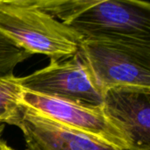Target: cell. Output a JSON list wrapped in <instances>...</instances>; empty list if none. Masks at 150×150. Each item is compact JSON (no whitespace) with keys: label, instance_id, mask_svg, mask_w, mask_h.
Masks as SVG:
<instances>
[{"label":"cell","instance_id":"8992f818","mask_svg":"<svg viewBox=\"0 0 150 150\" xmlns=\"http://www.w3.org/2000/svg\"><path fill=\"white\" fill-rule=\"evenodd\" d=\"M11 125L20 129L26 150H121L57 123L22 102Z\"/></svg>","mask_w":150,"mask_h":150},{"label":"cell","instance_id":"6da1fadb","mask_svg":"<svg viewBox=\"0 0 150 150\" xmlns=\"http://www.w3.org/2000/svg\"><path fill=\"white\" fill-rule=\"evenodd\" d=\"M82 40L150 43V4L139 0H36Z\"/></svg>","mask_w":150,"mask_h":150},{"label":"cell","instance_id":"9c48e42d","mask_svg":"<svg viewBox=\"0 0 150 150\" xmlns=\"http://www.w3.org/2000/svg\"><path fill=\"white\" fill-rule=\"evenodd\" d=\"M32 56L0 34V76L13 75L14 69Z\"/></svg>","mask_w":150,"mask_h":150},{"label":"cell","instance_id":"3957f363","mask_svg":"<svg viewBox=\"0 0 150 150\" xmlns=\"http://www.w3.org/2000/svg\"><path fill=\"white\" fill-rule=\"evenodd\" d=\"M77 52L102 96L115 87L150 90V43L82 40Z\"/></svg>","mask_w":150,"mask_h":150},{"label":"cell","instance_id":"ba28073f","mask_svg":"<svg viewBox=\"0 0 150 150\" xmlns=\"http://www.w3.org/2000/svg\"><path fill=\"white\" fill-rule=\"evenodd\" d=\"M24 90L13 75L0 76V123L11 125L18 115Z\"/></svg>","mask_w":150,"mask_h":150},{"label":"cell","instance_id":"30bf717a","mask_svg":"<svg viewBox=\"0 0 150 150\" xmlns=\"http://www.w3.org/2000/svg\"><path fill=\"white\" fill-rule=\"evenodd\" d=\"M0 150H14L3 140L0 142Z\"/></svg>","mask_w":150,"mask_h":150},{"label":"cell","instance_id":"52a82bcc","mask_svg":"<svg viewBox=\"0 0 150 150\" xmlns=\"http://www.w3.org/2000/svg\"><path fill=\"white\" fill-rule=\"evenodd\" d=\"M107 117L126 134L134 150H150V90L115 87L103 96Z\"/></svg>","mask_w":150,"mask_h":150},{"label":"cell","instance_id":"277c9868","mask_svg":"<svg viewBox=\"0 0 150 150\" xmlns=\"http://www.w3.org/2000/svg\"><path fill=\"white\" fill-rule=\"evenodd\" d=\"M18 79L25 91L89 106L103 104V96L91 81L78 52L50 59L47 67Z\"/></svg>","mask_w":150,"mask_h":150},{"label":"cell","instance_id":"8fae6325","mask_svg":"<svg viewBox=\"0 0 150 150\" xmlns=\"http://www.w3.org/2000/svg\"><path fill=\"white\" fill-rule=\"evenodd\" d=\"M3 132H4V131L0 132V142L2 141V135H3Z\"/></svg>","mask_w":150,"mask_h":150},{"label":"cell","instance_id":"5b68a950","mask_svg":"<svg viewBox=\"0 0 150 150\" xmlns=\"http://www.w3.org/2000/svg\"><path fill=\"white\" fill-rule=\"evenodd\" d=\"M22 103L54 121L121 150H134L102 105L89 106L24 91Z\"/></svg>","mask_w":150,"mask_h":150},{"label":"cell","instance_id":"7a4b0ae2","mask_svg":"<svg viewBox=\"0 0 150 150\" xmlns=\"http://www.w3.org/2000/svg\"><path fill=\"white\" fill-rule=\"evenodd\" d=\"M0 34L22 50L56 59L77 52L81 38L36 0H0Z\"/></svg>","mask_w":150,"mask_h":150}]
</instances>
